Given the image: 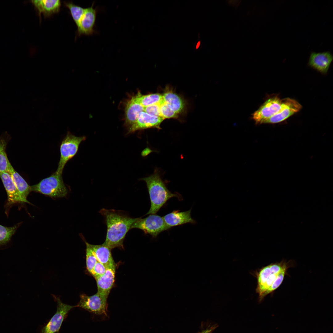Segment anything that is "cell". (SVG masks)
Segmentation results:
<instances>
[{
  "mask_svg": "<svg viewBox=\"0 0 333 333\" xmlns=\"http://www.w3.org/2000/svg\"><path fill=\"white\" fill-rule=\"evenodd\" d=\"M99 212L104 217L107 227L106 239L103 244L111 249L123 248L126 234L139 218H132L123 211L114 209L102 208Z\"/></svg>",
  "mask_w": 333,
  "mask_h": 333,
  "instance_id": "1",
  "label": "cell"
},
{
  "mask_svg": "<svg viewBox=\"0 0 333 333\" xmlns=\"http://www.w3.org/2000/svg\"><path fill=\"white\" fill-rule=\"evenodd\" d=\"M141 179L146 183L150 201V208L146 215L156 213L171 198H181L179 195L172 193L168 189L157 170L151 175Z\"/></svg>",
  "mask_w": 333,
  "mask_h": 333,
  "instance_id": "2",
  "label": "cell"
},
{
  "mask_svg": "<svg viewBox=\"0 0 333 333\" xmlns=\"http://www.w3.org/2000/svg\"><path fill=\"white\" fill-rule=\"evenodd\" d=\"M294 261L287 262L282 260L279 262L273 263L263 267L255 273L257 280L256 292L258 294L259 301L265 297L266 292L271 287L278 274L282 271L287 270L294 266Z\"/></svg>",
  "mask_w": 333,
  "mask_h": 333,
  "instance_id": "3",
  "label": "cell"
},
{
  "mask_svg": "<svg viewBox=\"0 0 333 333\" xmlns=\"http://www.w3.org/2000/svg\"><path fill=\"white\" fill-rule=\"evenodd\" d=\"M30 187L31 191L52 197H64L68 193V189L64 183L62 174L56 171Z\"/></svg>",
  "mask_w": 333,
  "mask_h": 333,
  "instance_id": "4",
  "label": "cell"
},
{
  "mask_svg": "<svg viewBox=\"0 0 333 333\" xmlns=\"http://www.w3.org/2000/svg\"><path fill=\"white\" fill-rule=\"evenodd\" d=\"M85 139L84 136L77 137L68 132L60 145V156L56 172L62 174L65 164L76 154L80 143Z\"/></svg>",
  "mask_w": 333,
  "mask_h": 333,
  "instance_id": "5",
  "label": "cell"
},
{
  "mask_svg": "<svg viewBox=\"0 0 333 333\" xmlns=\"http://www.w3.org/2000/svg\"><path fill=\"white\" fill-rule=\"evenodd\" d=\"M142 230L146 234L156 237L161 232L170 228L166 225L162 217L155 214H150L147 217H139L133 225L132 229Z\"/></svg>",
  "mask_w": 333,
  "mask_h": 333,
  "instance_id": "6",
  "label": "cell"
},
{
  "mask_svg": "<svg viewBox=\"0 0 333 333\" xmlns=\"http://www.w3.org/2000/svg\"><path fill=\"white\" fill-rule=\"evenodd\" d=\"M107 298L98 292L90 296L82 294L76 307L84 309L97 315L107 317Z\"/></svg>",
  "mask_w": 333,
  "mask_h": 333,
  "instance_id": "7",
  "label": "cell"
},
{
  "mask_svg": "<svg viewBox=\"0 0 333 333\" xmlns=\"http://www.w3.org/2000/svg\"><path fill=\"white\" fill-rule=\"evenodd\" d=\"M57 303L55 314L42 329L40 333H59L62 323L69 311L76 306H71L62 302L59 297L55 298Z\"/></svg>",
  "mask_w": 333,
  "mask_h": 333,
  "instance_id": "8",
  "label": "cell"
},
{
  "mask_svg": "<svg viewBox=\"0 0 333 333\" xmlns=\"http://www.w3.org/2000/svg\"><path fill=\"white\" fill-rule=\"evenodd\" d=\"M282 101V99L277 96L268 99L253 114V119L257 124L263 123L279 111Z\"/></svg>",
  "mask_w": 333,
  "mask_h": 333,
  "instance_id": "9",
  "label": "cell"
},
{
  "mask_svg": "<svg viewBox=\"0 0 333 333\" xmlns=\"http://www.w3.org/2000/svg\"><path fill=\"white\" fill-rule=\"evenodd\" d=\"M302 108L301 105L295 100L289 98L282 99L279 111L263 123L275 124L283 121L299 111Z\"/></svg>",
  "mask_w": 333,
  "mask_h": 333,
  "instance_id": "10",
  "label": "cell"
},
{
  "mask_svg": "<svg viewBox=\"0 0 333 333\" xmlns=\"http://www.w3.org/2000/svg\"><path fill=\"white\" fill-rule=\"evenodd\" d=\"M333 60V56L330 51L322 52H310L308 65L318 72L326 74Z\"/></svg>",
  "mask_w": 333,
  "mask_h": 333,
  "instance_id": "11",
  "label": "cell"
},
{
  "mask_svg": "<svg viewBox=\"0 0 333 333\" xmlns=\"http://www.w3.org/2000/svg\"><path fill=\"white\" fill-rule=\"evenodd\" d=\"M115 269V264L108 266L104 274L95 278L97 287V292L107 298L114 282Z\"/></svg>",
  "mask_w": 333,
  "mask_h": 333,
  "instance_id": "12",
  "label": "cell"
},
{
  "mask_svg": "<svg viewBox=\"0 0 333 333\" xmlns=\"http://www.w3.org/2000/svg\"><path fill=\"white\" fill-rule=\"evenodd\" d=\"M93 5L85 8L84 11L76 25L77 34L79 35H89L93 32L96 11L93 8Z\"/></svg>",
  "mask_w": 333,
  "mask_h": 333,
  "instance_id": "13",
  "label": "cell"
},
{
  "mask_svg": "<svg viewBox=\"0 0 333 333\" xmlns=\"http://www.w3.org/2000/svg\"><path fill=\"white\" fill-rule=\"evenodd\" d=\"M164 119L161 117L150 115L144 111L139 114L135 122L129 128V133L139 130L158 128Z\"/></svg>",
  "mask_w": 333,
  "mask_h": 333,
  "instance_id": "14",
  "label": "cell"
},
{
  "mask_svg": "<svg viewBox=\"0 0 333 333\" xmlns=\"http://www.w3.org/2000/svg\"><path fill=\"white\" fill-rule=\"evenodd\" d=\"M0 178L7 194V207L16 203H23L10 174L7 172H0Z\"/></svg>",
  "mask_w": 333,
  "mask_h": 333,
  "instance_id": "15",
  "label": "cell"
},
{
  "mask_svg": "<svg viewBox=\"0 0 333 333\" xmlns=\"http://www.w3.org/2000/svg\"><path fill=\"white\" fill-rule=\"evenodd\" d=\"M191 209L184 212L174 210L164 216L162 218L169 228L188 223L195 224L196 221L191 217Z\"/></svg>",
  "mask_w": 333,
  "mask_h": 333,
  "instance_id": "16",
  "label": "cell"
},
{
  "mask_svg": "<svg viewBox=\"0 0 333 333\" xmlns=\"http://www.w3.org/2000/svg\"><path fill=\"white\" fill-rule=\"evenodd\" d=\"M31 2L37 10L39 17L42 14L44 17H49L58 13L61 6L60 0H36Z\"/></svg>",
  "mask_w": 333,
  "mask_h": 333,
  "instance_id": "17",
  "label": "cell"
},
{
  "mask_svg": "<svg viewBox=\"0 0 333 333\" xmlns=\"http://www.w3.org/2000/svg\"><path fill=\"white\" fill-rule=\"evenodd\" d=\"M144 107L138 101L135 96L129 101L125 109V122L129 127L136 121L140 112L144 111Z\"/></svg>",
  "mask_w": 333,
  "mask_h": 333,
  "instance_id": "18",
  "label": "cell"
},
{
  "mask_svg": "<svg viewBox=\"0 0 333 333\" xmlns=\"http://www.w3.org/2000/svg\"><path fill=\"white\" fill-rule=\"evenodd\" d=\"M8 172L11 175L18 194L23 203L31 204L27 198L31 191L30 186L25 180L12 166Z\"/></svg>",
  "mask_w": 333,
  "mask_h": 333,
  "instance_id": "19",
  "label": "cell"
},
{
  "mask_svg": "<svg viewBox=\"0 0 333 333\" xmlns=\"http://www.w3.org/2000/svg\"><path fill=\"white\" fill-rule=\"evenodd\" d=\"M89 245L98 261L106 267L115 264L112 255L111 249L109 247L103 244Z\"/></svg>",
  "mask_w": 333,
  "mask_h": 333,
  "instance_id": "20",
  "label": "cell"
},
{
  "mask_svg": "<svg viewBox=\"0 0 333 333\" xmlns=\"http://www.w3.org/2000/svg\"><path fill=\"white\" fill-rule=\"evenodd\" d=\"M163 96V101L169 105L177 113L183 110L184 104L182 99L176 94L171 91L165 92Z\"/></svg>",
  "mask_w": 333,
  "mask_h": 333,
  "instance_id": "21",
  "label": "cell"
},
{
  "mask_svg": "<svg viewBox=\"0 0 333 333\" xmlns=\"http://www.w3.org/2000/svg\"><path fill=\"white\" fill-rule=\"evenodd\" d=\"M136 97L138 101L144 107L154 104H160L163 101L162 95L159 93L144 95L138 93Z\"/></svg>",
  "mask_w": 333,
  "mask_h": 333,
  "instance_id": "22",
  "label": "cell"
},
{
  "mask_svg": "<svg viewBox=\"0 0 333 333\" xmlns=\"http://www.w3.org/2000/svg\"><path fill=\"white\" fill-rule=\"evenodd\" d=\"M19 223L12 227H6L0 224V247L6 245L20 226Z\"/></svg>",
  "mask_w": 333,
  "mask_h": 333,
  "instance_id": "23",
  "label": "cell"
},
{
  "mask_svg": "<svg viewBox=\"0 0 333 333\" xmlns=\"http://www.w3.org/2000/svg\"><path fill=\"white\" fill-rule=\"evenodd\" d=\"M7 142L4 139H0V172H7L12 166L7 157L6 150Z\"/></svg>",
  "mask_w": 333,
  "mask_h": 333,
  "instance_id": "24",
  "label": "cell"
},
{
  "mask_svg": "<svg viewBox=\"0 0 333 333\" xmlns=\"http://www.w3.org/2000/svg\"><path fill=\"white\" fill-rule=\"evenodd\" d=\"M84 242L86 245V268L88 272L91 274L95 265L98 261L89 246V243L86 241H84Z\"/></svg>",
  "mask_w": 333,
  "mask_h": 333,
  "instance_id": "25",
  "label": "cell"
},
{
  "mask_svg": "<svg viewBox=\"0 0 333 333\" xmlns=\"http://www.w3.org/2000/svg\"><path fill=\"white\" fill-rule=\"evenodd\" d=\"M161 117L164 119L175 118L177 117V113L172 108L163 101L160 104Z\"/></svg>",
  "mask_w": 333,
  "mask_h": 333,
  "instance_id": "26",
  "label": "cell"
},
{
  "mask_svg": "<svg viewBox=\"0 0 333 333\" xmlns=\"http://www.w3.org/2000/svg\"><path fill=\"white\" fill-rule=\"evenodd\" d=\"M286 275H288L287 270H283L278 274L273 283L265 294V297L267 295L272 293L280 286Z\"/></svg>",
  "mask_w": 333,
  "mask_h": 333,
  "instance_id": "27",
  "label": "cell"
},
{
  "mask_svg": "<svg viewBox=\"0 0 333 333\" xmlns=\"http://www.w3.org/2000/svg\"><path fill=\"white\" fill-rule=\"evenodd\" d=\"M107 269V267L103 264L97 261L95 265L91 274L96 278L104 274Z\"/></svg>",
  "mask_w": 333,
  "mask_h": 333,
  "instance_id": "28",
  "label": "cell"
},
{
  "mask_svg": "<svg viewBox=\"0 0 333 333\" xmlns=\"http://www.w3.org/2000/svg\"><path fill=\"white\" fill-rule=\"evenodd\" d=\"M144 111L152 116L161 117L159 104H154L144 107Z\"/></svg>",
  "mask_w": 333,
  "mask_h": 333,
  "instance_id": "29",
  "label": "cell"
},
{
  "mask_svg": "<svg viewBox=\"0 0 333 333\" xmlns=\"http://www.w3.org/2000/svg\"><path fill=\"white\" fill-rule=\"evenodd\" d=\"M215 328V327H212L203 331L201 333H211Z\"/></svg>",
  "mask_w": 333,
  "mask_h": 333,
  "instance_id": "30",
  "label": "cell"
},
{
  "mask_svg": "<svg viewBox=\"0 0 333 333\" xmlns=\"http://www.w3.org/2000/svg\"><path fill=\"white\" fill-rule=\"evenodd\" d=\"M200 41H199L198 42V43H197V44L196 46V49L198 48L199 47V46L200 45Z\"/></svg>",
  "mask_w": 333,
  "mask_h": 333,
  "instance_id": "31",
  "label": "cell"
}]
</instances>
